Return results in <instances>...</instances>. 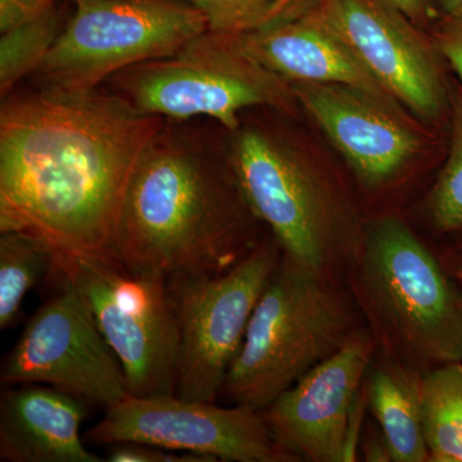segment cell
I'll return each mask as SVG.
<instances>
[{
    "label": "cell",
    "instance_id": "1",
    "mask_svg": "<svg viewBox=\"0 0 462 462\" xmlns=\"http://www.w3.org/2000/svg\"><path fill=\"white\" fill-rule=\"evenodd\" d=\"M165 118L109 88L18 87L0 107V233L62 254L112 252L127 185Z\"/></svg>",
    "mask_w": 462,
    "mask_h": 462
},
{
    "label": "cell",
    "instance_id": "2",
    "mask_svg": "<svg viewBox=\"0 0 462 462\" xmlns=\"http://www.w3.org/2000/svg\"><path fill=\"white\" fill-rule=\"evenodd\" d=\"M266 229L251 211L211 120H166L127 185L112 254L138 272L223 273Z\"/></svg>",
    "mask_w": 462,
    "mask_h": 462
},
{
    "label": "cell",
    "instance_id": "3",
    "mask_svg": "<svg viewBox=\"0 0 462 462\" xmlns=\"http://www.w3.org/2000/svg\"><path fill=\"white\" fill-rule=\"evenodd\" d=\"M272 109V116H273ZM242 115L227 132L240 191L282 256L328 281L345 282L365 224L345 184L287 125Z\"/></svg>",
    "mask_w": 462,
    "mask_h": 462
},
{
    "label": "cell",
    "instance_id": "4",
    "mask_svg": "<svg viewBox=\"0 0 462 462\" xmlns=\"http://www.w3.org/2000/svg\"><path fill=\"white\" fill-rule=\"evenodd\" d=\"M346 285L380 354L422 375L462 363V288L402 218L365 224Z\"/></svg>",
    "mask_w": 462,
    "mask_h": 462
},
{
    "label": "cell",
    "instance_id": "5",
    "mask_svg": "<svg viewBox=\"0 0 462 462\" xmlns=\"http://www.w3.org/2000/svg\"><path fill=\"white\" fill-rule=\"evenodd\" d=\"M361 327L363 318L345 282L328 281L282 256L221 394L263 411Z\"/></svg>",
    "mask_w": 462,
    "mask_h": 462
},
{
    "label": "cell",
    "instance_id": "6",
    "mask_svg": "<svg viewBox=\"0 0 462 462\" xmlns=\"http://www.w3.org/2000/svg\"><path fill=\"white\" fill-rule=\"evenodd\" d=\"M144 114L165 120H211L231 132L245 112L270 108L294 117L300 105L291 84L206 32L169 57L118 72L105 84Z\"/></svg>",
    "mask_w": 462,
    "mask_h": 462
},
{
    "label": "cell",
    "instance_id": "7",
    "mask_svg": "<svg viewBox=\"0 0 462 462\" xmlns=\"http://www.w3.org/2000/svg\"><path fill=\"white\" fill-rule=\"evenodd\" d=\"M53 272L84 297L123 367L129 393L176 394L179 331L167 276L134 270L112 252L56 254Z\"/></svg>",
    "mask_w": 462,
    "mask_h": 462
},
{
    "label": "cell",
    "instance_id": "8",
    "mask_svg": "<svg viewBox=\"0 0 462 462\" xmlns=\"http://www.w3.org/2000/svg\"><path fill=\"white\" fill-rule=\"evenodd\" d=\"M50 56L29 79L35 87L88 91L129 67L169 57L208 32L202 12L180 0H72Z\"/></svg>",
    "mask_w": 462,
    "mask_h": 462
},
{
    "label": "cell",
    "instance_id": "9",
    "mask_svg": "<svg viewBox=\"0 0 462 462\" xmlns=\"http://www.w3.org/2000/svg\"><path fill=\"white\" fill-rule=\"evenodd\" d=\"M282 256L269 233L226 272L167 276L179 331V397L216 402L223 393L249 320Z\"/></svg>",
    "mask_w": 462,
    "mask_h": 462
},
{
    "label": "cell",
    "instance_id": "10",
    "mask_svg": "<svg viewBox=\"0 0 462 462\" xmlns=\"http://www.w3.org/2000/svg\"><path fill=\"white\" fill-rule=\"evenodd\" d=\"M51 273L60 289L27 321L3 361L0 383L48 385L108 409L130 394L123 367L74 282Z\"/></svg>",
    "mask_w": 462,
    "mask_h": 462
},
{
    "label": "cell",
    "instance_id": "11",
    "mask_svg": "<svg viewBox=\"0 0 462 462\" xmlns=\"http://www.w3.org/2000/svg\"><path fill=\"white\" fill-rule=\"evenodd\" d=\"M97 445L139 442L212 462H298L273 438L263 412L178 394L129 396L108 407L87 434Z\"/></svg>",
    "mask_w": 462,
    "mask_h": 462
},
{
    "label": "cell",
    "instance_id": "12",
    "mask_svg": "<svg viewBox=\"0 0 462 462\" xmlns=\"http://www.w3.org/2000/svg\"><path fill=\"white\" fill-rule=\"evenodd\" d=\"M306 7L345 42L403 107L448 123V76L430 35L388 0H309Z\"/></svg>",
    "mask_w": 462,
    "mask_h": 462
},
{
    "label": "cell",
    "instance_id": "13",
    "mask_svg": "<svg viewBox=\"0 0 462 462\" xmlns=\"http://www.w3.org/2000/svg\"><path fill=\"white\" fill-rule=\"evenodd\" d=\"M298 105L321 127L364 189L397 180L424 139L396 100L339 83L291 84Z\"/></svg>",
    "mask_w": 462,
    "mask_h": 462
},
{
    "label": "cell",
    "instance_id": "14",
    "mask_svg": "<svg viewBox=\"0 0 462 462\" xmlns=\"http://www.w3.org/2000/svg\"><path fill=\"white\" fill-rule=\"evenodd\" d=\"M375 354L364 325L282 392L261 411L276 442L298 461L343 462L349 416Z\"/></svg>",
    "mask_w": 462,
    "mask_h": 462
},
{
    "label": "cell",
    "instance_id": "15",
    "mask_svg": "<svg viewBox=\"0 0 462 462\" xmlns=\"http://www.w3.org/2000/svg\"><path fill=\"white\" fill-rule=\"evenodd\" d=\"M223 35L289 84H346L396 100L306 5L297 14L264 29Z\"/></svg>",
    "mask_w": 462,
    "mask_h": 462
},
{
    "label": "cell",
    "instance_id": "16",
    "mask_svg": "<svg viewBox=\"0 0 462 462\" xmlns=\"http://www.w3.org/2000/svg\"><path fill=\"white\" fill-rule=\"evenodd\" d=\"M89 407L48 385L5 387L0 397V461L102 462L81 438Z\"/></svg>",
    "mask_w": 462,
    "mask_h": 462
},
{
    "label": "cell",
    "instance_id": "17",
    "mask_svg": "<svg viewBox=\"0 0 462 462\" xmlns=\"http://www.w3.org/2000/svg\"><path fill=\"white\" fill-rule=\"evenodd\" d=\"M422 376L378 351L367 370V406L387 440L392 462H430L422 430Z\"/></svg>",
    "mask_w": 462,
    "mask_h": 462
},
{
    "label": "cell",
    "instance_id": "18",
    "mask_svg": "<svg viewBox=\"0 0 462 462\" xmlns=\"http://www.w3.org/2000/svg\"><path fill=\"white\" fill-rule=\"evenodd\" d=\"M421 418L430 462H462V363L424 374Z\"/></svg>",
    "mask_w": 462,
    "mask_h": 462
},
{
    "label": "cell",
    "instance_id": "19",
    "mask_svg": "<svg viewBox=\"0 0 462 462\" xmlns=\"http://www.w3.org/2000/svg\"><path fill=\"white\" fill-rule=\"evenodd\" d=\"M71 12L57 3L41 16L2 33L0 38V96L7 97L30 78L63 32Z\"/></svg>",
    "mask_w": 462,
    "mask_h": 462
},
{
    "label": "cell",
    "instance_id": "20",
    "mask_svg": "<svg viewBox=\"0 0 462 462\" xmlns=\"http://www.w3.org/2000/svg\"><path fill=\"white\" fill-rule=\"evenodd\" d=\"M56 252L44 240L23 233H0V329L14 324L23 300L42 276L53 272Z\"/></svg>",
    "mask_w": 462,
    "mask_h": 462
},
{
    "label": "cell",
    "instance_id": "21",
    "mask_svg": "<svg viewBox=\"0 0 462 462\" xmlns=\"http://www.w3.org/2000/svg\"><path fill=\"white\" fill-rule=\"evenodd\" d=\"M448 148L424 199V216L440 238L462 231V85L448 80Z\"/></svg>",
    "mask_w": 462,
    "mask_h": 462
},
{
    "label": "cell",
    "instance_id": "22",
    "mask_svg": "<svg viewBox=\"0 0 462 462\" xmlns=\"http://www.w3.org/2000/svg\"><path fill=\"white\" fill-rule=\"evenodd\" d=\"M202 12L208 32L245 33L264 29L297 14L307 0H180Z\"/></svg>",
    "mask_w": 462,
    "mask_h": 462
},
{
    "label": "cell",
    "instance_id": "23",
    "mask_svg": "<svg viewBox=\"0 0 462 462\" xmlns=\"http://www.w3.org/2000/svg\"><path fill=\"white\" fill-rule=\"evenodd\" d=\"M107 447L108 462H212L203 456L170 451L145 443L118 442Z\"/></svg>",
    "mask_w": 462,
    "mask_h": 462
},
{
    "label": "cell",
    "instance_id": "24",
    "mask_svg": "<svg viewBox=\"0 0 462 462\" xmlns=\"http://www.w3.org/2000/svg\"><path fill=\"white\" fill-rule=\"evenodd\" d=\"M430 39L462 85V16L443 14L431 30Z\"/></svg>",
    "mask_w": 462,
    "mask_h": 462
},
{
    "label": "cell",
    "instance_id": "25",
    "mask_svg": "<svg viewBox=\"0 0 462 462\" xmlns=\"http://www.w3.org/2000/svg\"><path fill=\"white\" fill-rule=\"evenodd\" d=\"M60 0H0V33L41 16Z\"/></svg>",
    "mask_w": 462,
    "mask_h": 462
},
{
    "label": "cell",
    "instance_id": "26",
    "mask_svg": "<svg viewBox=\"0 0 462 462\" xmlns=\"http://www.w3.org/2000/svg\"><path fill=\"white\" fill-rule=\"evenodd\" d=\"M443 247L437 251L440 263L446 267L449 275L462 288V231L445 236Z\"/></svg>",
    "mask_w": 462,
    "mask_h": 462
},
{
    "label": "cell",
    "instance_id": "27",
    "mask_svg": "<svg viewBox=\"0 0 462 462\" xmlns=\"http://www.w3.org/2000/svg\"><path fill=\"white\" fill-rule=\"evenodd\" d=\"M360 449L363 451L364 460L369 462H392L391 452L387 440L383 436L382 430L376 424L369 425L361 434Z\"/></svg>",
    "mask_w": 462,
    "mask_h": 462
},
{
    "label": "cell",
    "instance_id": "28",
    "mask_svg": "<svg viewBox=\"0 0 462 462\" xmlns=\"http://www.w3.org/2000/svg\"><path fill=\"white\" fill-rule=\"evenodd\" d=\"M388 2L396 5L418 26L425 25L430 21V0H388Z\"/></svg>",
    "mask_w": 462,
    "mask_h": 462
},
{
    "label": "cell",
    "instance_id": "29",
    "mask_svg": "<svg viewBox=\"0 0 462 462\" xmlns=\"http://www.w3.org/2000/svg\"><path fill=\"white\" fill-rule=\"evenodd\" d=\"M446 14L462 16V0H434Z\"/></svg>",
    "mask_w": 462,
    "mask_h": 462
}]
</instances>
